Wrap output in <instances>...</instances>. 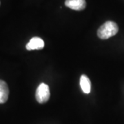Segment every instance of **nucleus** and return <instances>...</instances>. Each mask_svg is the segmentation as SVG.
I'll list each match as a JSON object with an SVG mask.
<instances>
[{
  "instance_id": "1",
  "label": "nucleus",
  "mask_w": 124,
  "mask_h": 124,
  "mask_svg": "<svg viewBox=\"0 0 124 124\" xmlns=\"http://www.w3.org/2000/svg\"><path fill=\"white\" fill-rule=\"evenodd\" d=\"M118 31L119 27L115 22L108 21L99 27L97 31V35L101 39H108L115 35Z\"/></svg>"
},
{
  "instance_id": "2",
  "label": "nucleus",
  "mask_w": 124,
  "mask_h": 124,
  "mask_svg": "<svg viewBox=\"0 0 124 124\" xmlns=\"http://www.w3.org/2000/svg\"><path fill=\"white\" fill-rule=\"evenodd\" d=\"M50 97L49 86L44 83H42L37 87L35 93L37 101L39 103H45L48 101Z\"/></svg>"
},
{
  "instance_id": "3",
  "label": "nucleus",
  "mask_w": 124,
  "mask_h": 124,
  "mask_svg": "<svg viewBox=\"0 0 124 124\" xmlns=\"http://www.w3.org/2000/svg\"><path fill=\"white\" fill-rule=\"evenodd\" d=\"M65 5L74 10H83L86 7L85 0H66Z\"/></svg>"
},
{
  "instance_id": "4",
  "label": "nucleus",
  "mask_w": 124,
  "mask_h": 124,
  "mask_svg": "<svg viewBox=\"0 0 124 124\" xmlns=\"http://www.w3.org/2000/svg\"><path fill=\"white\" fill-rule=\"evenodd\" d=\"M44 47V42L40 37H32L30 41L26 46L28 50H41Z\"/></svg>"
},
{
  "instance_id": "5",
  "label": "nucleus",
  "mask_w": 124,
  "mask_h": 124,
  "mask_svg": "<svg viewBox=\"0 0 124 124\" xmlns=\"http://www.w3.org/2000/svg\"><path fill=\"white\" fill-rule=\"evenodd\" d=\"M9 89L7 84L0 80V103H4L8 99Z\"/></svg>"
},
{
  "instance_id": "6",
  "label": "nucleus",
  "mask_w": 124,
  "mask_h": 124,
  "mask_svg": "<svg viewBox=\"0 0 124 124\" xmlns=\"http://www.w3.org/2000/svg\"><path fill=\"white\" fill-rule=\"evenodd\" d=\"M80 86L82 91L85 94H89L91 89V83L88 77L85 75H82L80 78Z\"/></svg>"
},
{
  "instance_id": "7",
  "label": "nucleus",
  "mask_w": 124,
  "mask_h": 124,
  "mask_svg": "<svg viewBox=\"0 0 124 124\" xmlns=\"http://www.w3.org/2000/svg\"><path fill=\"white\" fill-rule=\"evenodd\" d=\"M0 5H1V2H0Z\"/></svg>"
}]
</instances>
